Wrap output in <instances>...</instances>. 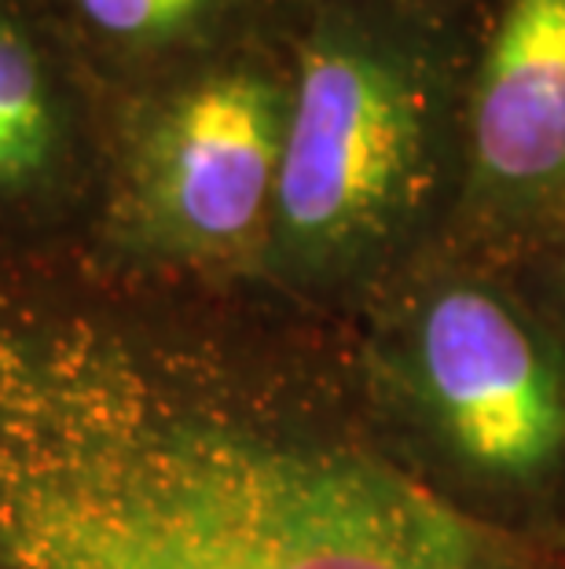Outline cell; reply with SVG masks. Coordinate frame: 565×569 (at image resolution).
I'll use <instances>...</instances> for the list:
<instances>
[{
    "label": "cell",
    "mask_w": 565,
    "mask_h": 569,
    "mask_svg": "<svg viewBox=\"0 0 565 569\" xmlns=\"http://www.w3.org/2000/svg\"><path fill=\"white\" fill-rule=\"evenodd\" d=\"M477 0H294L286 126L258 280L345 298L448 243Z\"/></svg>",
    "instance_id": "1"
},
{
    "label": "cell",
    "mask_w": 565,
    "mask_h": 569,
    "mask_svg": "<svg viewBox=\"0 0 565 569\" xmlns=\"http://www.w3.org/2000/svg\"><path fill=\"white\" fill-rule=\"evenodd\" d=\"M286 96L283 38L107 96L100 191L78 258L107 276H258Z\"/></svg>",
    "instance_id": "2"
},
{
    "label": "cell",
    "mask_w": 565,
    "mask_h": 569,
    "mask_svg": "<svg viewBox=\"0 0 565 569\" xmlns=\"http://www.w3.org/2000/svg\"><path fill=\"white\" fill-rule=\"evenodd\" d=\"M401 280L407 375L455 463L511 489L565 459V368L488 261L434 250Z\"/></svg>",
    "instance_id": "3"
},
{
    "label": "cell",
    "mask_w": 565,
    "mask_h": 569,
    "mask_svg": "<svg viewBox=\"0 0 565 569\" xmlns=\"http://www.w3.org/2000/svg\"><path fill=\"white\" fill-rule=\"evenodd\" d=\"M565 239V0H477L463 188L444 250L536 258Z\"/></svg>",
    "instance_id": "4"
},
{
    "label": "cell",
    "mask_w": 565,
    "mask_h": 569,
    "mask_svg": "<svg viewBox=\"0 0 565 569\" xmlns=\"http://www.w3.org/2000/svg\"><path fill=\"white\" fill-rule=\"evenodd\" d=\"M107 96L41 0H0V258L78 253Z\"/></svg>",
    "instance_id": "5"
},
{
    "label": "cell",
    "mask_w": 565,
    "mask_h": 569,
    "mask_svg": "<svg viewBox=\"0 0 565 569\" xmlns=\"http://www.w3.org/2000/svg\"><path fill=\"white\" fill-rule=\"evenodd\" d=\"M103 96L283 38L294 0H41Z\"/></svg>",
    "instance_id": "6"
},
{
    "label": "cell",
    "mask_w": 565,
    "mask_h": 569,
    "mask_svg": "<svg viewBox=\"0 0 565 569\" xmlns=\"http://www.w3.org/2000/svg\"><path fill=\"white\" fill-rule=\"evenodd\" d=\"M536 258H544V261L551 264V269L558 272V280L565 283V239H562V243H555V247H551V250L536 253Z\"/></svg>",
    "instance_id": "7"
}]
</instances>
